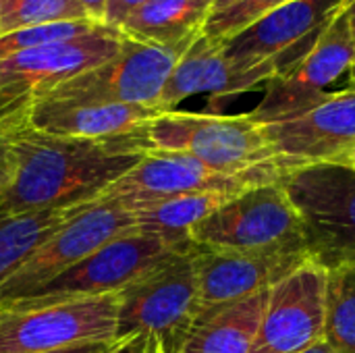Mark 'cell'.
Listing matches in <instances>:
<instances>
[{
    "mask_svg": "<svg viewBox=\"0 0 355 353\" xmlns=\"http://www.w3.org/2000/svg\"><path fill=\"white\" fill-rule=\"evenodd\" d=\"M144 2L148 0H110L108 2V8H106V17H104V23L108 27H114L119 29V25L123 23V19L133 12L135 8H139Z\"/></svg>",
    "mask_w": 355,
    "mask_h": 353,
    "instance_id": "4316f807",
    "label": "cell"
},
{
    "mask_svg": "<svg viewBox=\"0 0 355 353\" xmlns=\"http://www.w3.org/2000/svg\"><path fill=\"white\" fill-rule=\"evenodd\" d=\"M158 114V108L141 104H79L42 100L29 108L23 125L50 135L98 139L146 129Z\"/></svg>",
    "mask_w": 355,
    "mask_h": 353,
    "instance_id": "ac0fdd59",
    "label": "cell"
},
{
    "mask_svg": "<svg viewBox=\"0 0 355 353\" xmlns=\"http://www.w3.org/2000/svg\"><path fill=\"white\" fill-rule=\"evenodd\" d=\"M214 0H148L129 12L119 31L135 42L175 48L196 40Z\"/></svg>",
    "mask_w": 355,
    "mask_h": 353,
    "instance_id": "ffe728a7",
    "label": "cell"
},
{
    "mask_svg": "<svg viewBox=\"0 0 355 353\" xmlns=\"http://www.w3.org/2000/svg\"><path fill=\"white\" fill-rule=\"evenodd\" d=\"M137 229L129 208L116 202H92L60 225L29 260L0 287V314L37 293L50 281L85 260L108 241Z\"/></svg>",
    "mask_w": 355,
    "mask_h": 353,
    "instance_id": "52a82bcc",
    "label": "cell"
},
{
    "mask_svg": "<svg viewBox=\"0 0 355 353\" xmlns=\"http://www.w3.org/2000/svg\"><path fill=\"white\" fill-rule=\"evenodd\" d=\"M119 293L0 314V353H50L114 343Z\"/></svg>",
    "mask_w": 355,
    "mask_h": 353,
    "instance_id": "8fae6325",
    "label": "cell"
},
{
    "mask_svg": "<svg viewBox=\"0 0 355 353\" xmlns=\"http://www.w3.org/2000/svg\"><path fill=\"white\" fill-rule=\"evenodd\" d=\"M308 260V254H243L193 243L204 308L239 302L272 289Z\"/></svg>",
    "mask_w": 355,
    "mask_h": 353,
    "instance_id": "2e32d148",
    "label": "cell"
},
{
    "mask_svg": "<svg viewBox=\"0 0 355 353\" xmlns=\"http://www.w3.org/2000/svg\"><path fill=\"white\" fill-rule=\"evenodd\" d=\"M106 353H166L160 341L148 335H131L125 339H116Z\"/></svg>",
    "mask_w": 355,
    "mask_h": 353,
    "instance_id": "484cf974",
    "label": "cell"
},
{
    "mask_svg": "<svg viewBox=\"0 0 355 353\" xmlns=\"http://www.w3.org/2000/svg\"><path fill=\"white\" fill-rule=\"evenodd\" d=\"M343 15H345V19H347L349 35H352V42H354L355 46V0H347V2H345Z\"/></svg>",
    "mask_w": 355,
    "mask_h": 353,
    "instance_id": "4dcf8cb0",
    "label": "cell"
},
{
    "mask_svg": "<svg viewBox=\"0 0 355 353\" xmlns=\"http://www.w3.org/2000/svg\"><path fill=\"white\" fill-rule=\"evenodd\" d=\"M275 75L277 73L270 67L241 69L233 64L225 56L220 42H214L200 31V35L187 46V50L181 54L175 69L171 71L158 100V110H175L177 104L198 94H241L256 87L258 83H266Z\"/></svg>",
    "mask_w": 355,
    "mask_h": 353,
    "instance_id": "e0dca14e",
    "label": "cell"
},
{
    "mask_svg": "<svg viewBox=\"0 0 355 353\" xmlns=\"http://www.w3.org/2000/svg\"><path fill=\"white\" fill-rule=\"evenodd\" d=\"M270 289L239 302L204 308L181 353H250Z\"/></svg>",
    "mask_w": 355,
    "mask_h": 353,
    "instance_id": "d6986e66",
    "label": "cell"
},
{
    "mask_svg": "<svg viewBox=\"0 0 355 353\" xmlns=\"http://www.w3.org/2000/svg\"><path fill=\"white\" fill-rule=\"evenodd\" d=\"M189 237L196 246L243 254H308L302 218L281 179L237 193L198 223Z\"/></svg>",
    "mask_w": 355,
    "mask_h": 353,
    "instance_id": "8992f818",
    "label": "cell"
},
{
    "mask_svg": "<svg viewBox=\"0 0 355 353\" xmlns=\"http://www.w3.org/2000/svg\"><path fill=\"white\" fill-rule=\"evenodd\" d=\"M262 129L289 173L310 164H349L355 154V87L333 92L302 114Z\"/></svg>",
    "mask_w": 355,
    "mask_h": 353,
    "instance_id": "4fadbf2b",
    "label": "cell"
},
{
    "mask_svg": "<svg viewBox=\"0 0 355 353\" xmlns=\"http://www.w3.org/2000/svg\"><path fill=\"white\" fill-rule=\"evenodd\" d=\"M349 79H352V87H355V58L352 67H349Z\"/></svg>",
    "mask_w": 355,
    "mask_h": 353,
    "instance_id": "836d02e7",
    "label": "cell"
},
{
    "mask_svg": "<svg viewBox=\"0 0 355 353\" xmlns=\"http://www.w3.org/2000/svg\"><path fill=\"white\" fill-rule=\"evenodd\" d=\"M302 353H337L333 347H329L324 341H320V343H316L314 347H310V350H306V352Z\"/></svg>",
    "mask_w": 355,
    "mask_h": 353,
    "instance_id": "1f68e13d",
    "label": "cell"
},
{
    "mask_svg": "<svg viewBox=\"0 0 355 353\" xmlns=\"http://www.w3.org/2000/svg\"><path fill=\"white\" fill-rule=\"evenodd\" d=\"M327 273L324 343L337 353H355V264Z\"/></svg>",
    "mask_w": 355,
    "mask_h": 353,
    "instance_id": "603a6c76",
    "label": "cell"
},
{
    "mask_svg": "<svg viewBox=\"0 0 355 353\" xmlns=\"http://www.w3.org/2000/svg\"><path fill=\"white\" fill-rule=\"evenodd\" d=\"M349 166H354V169H355V154L352 156V160H349Z\"/></svg>",
    "mask_w": 355,
    "mask_h": 353,
    "instance_id": "e575fe53",
    "label": "cell"
},
{
    "mask_svg": "<svg viewBox=\"0 0 355 353\" xmlns=\"http://www.w3.org/2000/svg\"><path fill=\"white\" fill-rule=\"evenodd\" d=\"M83 206L33 212H8L0 206V287L29 260V256Z\"/></svg>",
    "mask_w": 355,
    "mask_h": 353,
    "instance_id": "7402d4cb",
    "label": "cell"
},
{
    "mask_svg": "<svg viewBox=\"0 0 355 353\" xmlns=\"http://www.w3.org/2000/svg\"><path fill=\"white\" fill-rule=\"evenodd\" d=\"M148 139L154 150L193 156L223 175L289 173L268 144L262 125L254 123L248 114L223 117L168 110L150 121Z\"/></svg>",
    "mask_w": 355,
    "mask_h": 353,
    "instance_id": "3957f363",
    "label": "cell"
},
{
    "mask_svg": "<svg viewBox=\"0 0 355 353\" xmlns=\"http://www.w3.org/2000/svg\"><path fill=\"white\" fill-rule=\"evenodd\" d=\"M233 2H237V0H214V6H212V10H210V12H214V10H223V8H227L229 4H233Z\"/></svg>",
    "mask_w": 355,
    "mask_h": 353,
    "instance_id": "d6a6232c",
    "label": "cell"
},
{
    "mask_svg": "<svg viewBox=\"0 0 355 353\" xmlns=\"http://www.w3.org/2000/svg\"><path fill=\"white\" fill-rule=\"evenodd\" d=\"M202 310L191 243L173 250L119 291L116 339L148 335L166 353H181Z\"/></svg>",
    "mask_w": 355,
    "mask_h": 353,
    "instance_id": "7a4b0ae2",
    "label": "cell"
},
{
    "mask_svg": "<svg viewBox=\"0 0 355 353\" xmlns=\"http://www.w3.org/2000/svg\"><path fill=\"white\" fill-rule=\"evenodd\" d=\"M187 46L189 44L164 48L125 37L112 58L56 85L37 102L58 100L79 104H141L158 108L166 79Z\"/></svg>",
    "mask_w": 355,
    "mask_h": 353,
    "instance_id": "ba28073f",
    "label": "cell"
},
{
    "mask_svg": "<svg viewBox=\"0 0 355 353\" xmlns=\"http://www.w3.org/2000/svg\"><path fill=\"white\" fill-rule=\"evenodd\" d=\"M355 58V46L349 35L347 19L341 15L327 27L316 46L287 73L266 81L262 102L248 114L258 125H270L291 119L322 102L343 73H349Z\"/></svg>",
    "mask_w": 355,
    "mask_h": 353,
    "instance_id": "5bb4252c",
    "label": "cell"
},
{
    "mask_svg": "<svg viewBox=\"0 0 355 353\" xmlns=\"http://www.w3.org/2000/svg\"><path fill=\"white\" fill-rule=\"evenodd\" d=\"M83 10L87 12V17L96 23H104V17H106V8H108V2L110 0H77Z\"/></svg>",
    "mask_w": 355,
    "mask_h": 353,
    "instance_id": "f1b7e54d",
    "label": "cell"
},
{
    "mask_svg": "<svg viewBox=\"0 0 355 353\" xmlns=\"http://www.w3.org/2000/svg\"><path fill=\"white\" fill-rule=\"evenodd\" d=\"M329 273L308 260L270 289L250 353H302L324 341Z\"/></svg>",
    "mask_w": 355,
    "mask_h": 353,
    "instance_id": "9a60e30c",
    "label": "cell"
},
{
    "mask_svg": "<svg viewBox=\"0 0 355 353\" xmlns=\"http://www.w3.org/2000/svg\"><path fill=\"white\" fill-rule=\"evenodd\" d=\"M112 343H87V345H75L69 350H60V352H50V353H106L110 350Z\"/></svg>",
    "mask_w": 355,
    "mask_h": 353,
    "instance_id": "f546056e",
    "label": "cell"
},
{
    "mask_svg": "<svg viewBox=\"0 0 355 353\" xmlns=\"http://www.w3.org/2000/svg\"><path fill=\"white\" fill-rule=\"evenodd\" d=\"M12 171H15V164H12L10 144H8V137L4 133H0V200L4 198L6 189L10 187Z\"/></svg>",
    "mask_w": 355,
    "mask_h": 353,
    "instance_id": "83f0119b",
    "label": "cell"
},
{
    "mask_svg": "<svg viewBox=\"0 0 355 353\" xmlns=\"http://www.w3.org/2000/svg\"><path fill=\"white\" fill-rule=\"evenodd\" d=\"M287 2L291 0H237L223 10L210 12L202 27V33L214 42H225L262 19L264 15L285 6Z\"/></svg>",
    "mask_w": 355,
    "mask_h": 353,
    "instance_id": "d4e9b609",
    "label": "cell"
},
{
    "mask_svg": "<svg viewBox=\"0 0 355 353\" xmlns=\"http://www.w3.org/2000/svg\"><path fill=\"white\" fill-rule=\"evenodd\" d=\"M345 2L291 0L220 42L223 52L241 69L270 67L277 75L287 73L308 56L327 27L341 15Z\"/></svg>",
    "mask_w": 355,
    "mask_h": 353,
    "instance_id": "30bf717a",
    "label": "cell"
},
{
    "mask_svg": "<svg viewBox=\"0 0 355 353\" xmlns=\"http://www.w3.org/2000/svg\"><path fill=\"white\" fill-rule=\"evenodd\" d=\"M83 19L89 17L77 0H2L0 35L25 27Z\"/></svg>",
    "mask_w": 355,
    "mask_h": 353,
    "instance_id": "cb8c5ba5",
    "label": "cell"
},
{
    "mask_svg": "<svg viewBox=\"0 0 355 353\" xmlns=\"http://www.w3.org/2000/svg\"><path fill=\"white\" fill-rule=\"evenodd\" d=\"M173 250H179V246H173L162 237L133 229L108 241L106 246L89 254L85 260L69 268L64 275L50 281L37 293L10 306L6 312H23L31 308L119 293Z\"/></svg>",
    "mask_w": 355,
    "mask_h": 353,
    "instance_id": "9c48e42d",
    "label": "cell"
},
{
    "mask_svg": "<svg viewBox=\"0 0 355 353\" xmlns=\"http://www.w3.org/2000/svg\"><path fill=\"white\" fill-rule=\"evenodd\" d=\"M12 152V181L0 206L8 212L58 210L100 196L152 150L148 127L112 137H64L19 125L4 131Z\"/></svg>",
    "mask_w": 355,
    "mask_h": 353,
    "instance_id": "6da1fadb",
    "label": "cell"
},
{
    "mask_svg": "<svg viewBox=\"0 0 355 353\" xmlns=\"http://www.w3.org/2000/svg\"><path fill=\"white\" fill-rule=\"evenodd\" d=\"M125 35L102 25L89 35L29 48L0 60V133L25 123L29 108L71 77L112 58Z\"/></svg>",
    "mask_w": 355,
    "mask_h": 353,
    "instance_id": "5b68a950",
    "label": "cell"
},
{
    "mask_svg": "<svg viewBox=\"0 0 355 353\" xmlns=\"http://www.w3.org/2000/svg\"><path fill=\"white\" fill-rule=\"evenodd\" d=\"M0 12H2V0H0Z\"/></svg>",
    "mask_w": 355,
    "mask_h": 353,
    "instance_id": "d590c367",
    "label": "cell"
},
{
    "mask_svg": "<svg viewBox=\"0 0 355 353\" xmlns=\"http://www.w3.org/2000/svg\"><path fill=\"white\" fill-rule=\"evenodd\" d=\"M297 210L310 260L324 270L355 264V169L310 164L281 177Z\"/></svg>",
    "mask_w": 355,
    "mask_h": 353,
    "instance_id": "277c9868",
    "label": "cell"
},
{
    "mask_svg": "<svg viewBox=\"0 0 355 353\" xmlns=\"http://www.w3.org/2000/svg\"><path fill=\"white\" fill-rule=\"evenodd\" d=\"M235 196L237 193H220V191L183 193V196L146 204L131 212L135 216L137 231L162 237L164 241L183 248L193 243L189 237L191 229Z\"/></svg>",
    "mask_w": 355,
    "mask_h": 353,
    "instance_id": "44dd1931",
    "label": "cell"
},
{
    "mask_svg": "<svg viewBox=\"0 0 355 353\" xmlns=\"http://www.w3.org/2000/svg\"><path fill=\"white\" fill-rule=\"evenodd\" d=\"M285 171H266L256 175H223L193 156L166 150H150L137 166L114 181L102 196V202H116L129 210L146 204L198 191L241 193L245 189L275 183Z\"/></svg>",
    "mask_w": 355,
    "mask_h": 353,
    "instance_id": "7c38bea8",
    "label": "cell"
}]
</instances>
